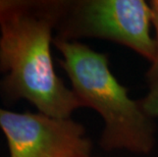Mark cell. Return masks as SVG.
<instances>
[{
	"label": "cell",
	"instance_id": "7",
	"mask_svg": "<svg viewBox=\"0 0 158 157\" xmlns=\"http://www.w3.org/2000/svg\"><path fill=\"white\" fill-rule=\"evenodd\" d=\"M16 0H0V16L15 5Z\"/></svg>",
	"mask_w": 158,
	"mask_h": 157
},
{
	"label": "cell",
	"instance_id": "2",
	"mask_svg": "<svg viewBox=\"0 0 158 157\" xmlns=\"http://www.w3.org/2000/svg\"><path fill=\"white\" fill-rule=\"evenodd\" d=\"M53 44L63 56L60 64L81 106L93 108L103 118L100 146L106 151L126 149L149 154L155 145V123L117 82L107 55L78 41L54 38Z\"/></svg>",
	"mask_w": 158,
	"mask_h": 157
},
{
	"label": "cell",
	"instance_id": "3",
	"mask_svg": "<svg viewBox=\"0 0 158 157\" xmlns=\"http://www.w3.org/2000/svg\"><path fill=\"white\" fill-rule=\"evenodd\" d=\"M55 39L76 41L99 38L134 50L152 63L156 42L150 34L152 9L144 0L50 1Z\"/></svg>",
	"mask_w": 158,
	"mask_h": 157
},
{
	"label": "cell",
	"instance_id": "6",
	"mask_svg": "<svg viewBox=\"0 0 158 157\" xmlns=\"http://www.w3.org/2000/svg\"><path fill=\"white\" fill-rule=\"evenodd\" d=\"M151 9H152V25L155 29V42H156V56L154 61L151 63L149 69L147 72L146 78L148 83L158 79V0H153L150 2Z\"/></svg>",
	"mask_w": 158,
	"mask_h": 157
},
{
	"label": "cell",
	"instance_id": "1",
	"mask_svg": "<svg viewBox=\"0 0 158 157\" xmlns=\"http://www.w3.org/2000/svg\"><path fill=\"white\" fill-rule=\"evenodd\" d=\"M55 19L50 1H21L0 16V94L26 99L39 112L70 118L81 103L56 75L51 56Z\"/></svg>",
	"mask_w": 158,
	"mask_h": 157
},
{
	"label": "cell",
	"instance_id": "8",
	"mask_svg": "<svg viewBox=\"0 0 158 157\" xmlns=\"http://www.w3.org/2000/svg\"><path fill=\"white\" fill-rule=\"evenodd\" d=\"M90 157H92V156H90Z\"/></svg>",
	"mask_w": 158,
	"mask_h": 157
},
{
	"label": "cell",
	"instance_id": "4",
	"mask_svg": "<svg viewBox=\"0 0 158 157\" xmlns=\"http://www.w3.org/2000/svg\"><path fill=\"white\" fill-rule=\"evenodd\" d=\"M0 129L9 157H90L92 143L83 125L44 113L13 112L0 107Z\"/></svg>",
	"mask_w": 158,
	"mask_h": 157
},
{
	"label": "cell",
	"instance_id": "5",
	"mask_svg": "<svg viewBox=\"0 0 158 157\" xmlns=\"http://www.w3.org/2000/svg\"><path fill=\"white\" fill-rule=\"evenodd\" d=\"M139 102L144 112L151 118H158V79L149 83V92Z\"/></svg>",
	"mask_w": 158,
	"mask_h": 157
}]
</instances>
